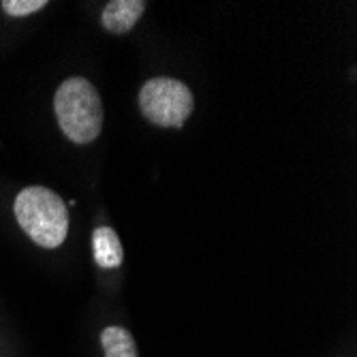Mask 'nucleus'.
<instances>
[{"mask_svg":"<svg viewBox=\"0 0 357 357\" xmlns=\"http://www.w3.org/2000/svg\"><path fill=\"white\" fill-rule=\"evenodd\" d=\"M54 112L62 133L73 144H90L103 128V103L86 77H69L54 96Z\"/></svg>","mask_w":357,"mask_h":357,"instance_id":"obj_1","label":"nucleus"},{"mask_svg":"<svg viewBox=\"0 0 357 357\" xmlns=\"http://www.w3.org/2000/svg\"><path fill=\"white\" fill-rule=\"evenodd\" d=\"M15 218L37 246L56 248L69 234V212L60 195L45 186H28L15 197Z\"/></svg>","mask_w":357,"mask_h":357,"instance_id":"obj_2","label":"nucleus"},{"mask_svg":"<svg viewBox=\"0 0 357 357\" xmlns=\"http://www.w3.org/2000/svg\"><path fill=\"white\" fill-rule=\"evenodd\" d=\"M192 92L174 77L148 79L139 90V109L156 126H182L192 114Z\"/></svg>","mask_w":357,"mask_h":357,"instance_id":"obj_3","label":"nucleus"},{"mask_svg":"<svg viewBox=\"0 0 357 357\" xmlns=\"http://www.w3.org/2000/svg\"><path fill=\"white\" fill-rule=\"evenodd\" d=\"M144 11V0H112L103 11V28L114 35H124L139 22Z\"/></svg>","mask_w":357,"mask_h":357,"instance_id":"obj_4","label":"nucleus"},{"mask_svg":"<svg viewBox=\"0 0 357 357\" xmlns=\"http://www.w3.org/2000/svg\"><path fill=\"white\" fill-rule=\"evenodd\" d=\"M92 248H94V261L99 264V268L114 270L122 266V259H124L122 242L112 227H99V229H94Z\"/></svg>","mask_w":357,"mask_h":357,"instance_id":"obj_5","label":"nucleus"},{"mask_svg":"<svg viewBox=\"0 0 357 357\" xmlns=\"http://www.w3.org/2000/svg\"><path fill=\"white\" fill-rule=\"evenodd\" d=\"M101 344L105 351V357H137V347L124 328H107L101 332Z\"/></svg>","mask_w":357,"mask_h":357,"instance_id":"obj_6","label":"nucleus"},{"mask_svg":"<svg viewBox=\"0 0 357 357\" xmlns=\"http://www.w3.org/2000/svg\"><path fill=\"white\" fill-rule=\"evenodd\" d=\"M0 7H3L5 13H9L13 17H24V15L37 13L43 7H47V0H5Z\"/></svg>","mask_w":357,"mask_h":357,"instance_id":"obj_7","label":"nucleus"}]
</instances>
